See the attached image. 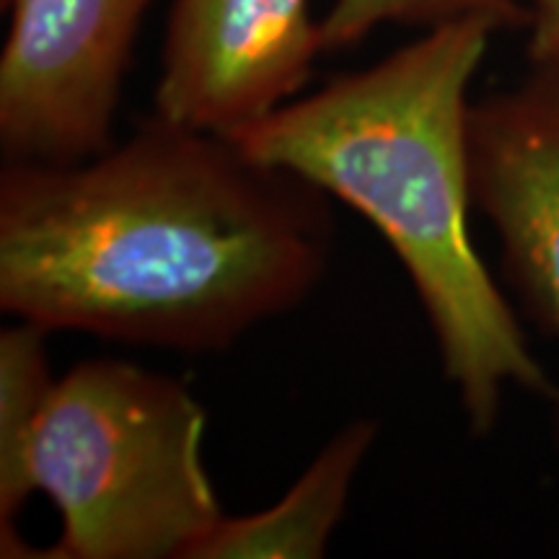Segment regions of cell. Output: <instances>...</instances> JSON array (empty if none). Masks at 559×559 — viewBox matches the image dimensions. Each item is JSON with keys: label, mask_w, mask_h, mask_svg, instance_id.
Returning <instances> with one entry per match:
<instances>
[{"label": "cell", "mask_w": 559, "mask_h": 559, "mask_svg": "<svg viewBox=\"0 0 559 559\" xmlns=\"http://www.w3.org/2000/svg\"><path fill=\"white\" fill-rule=\"evenodd\" d=\"M526 32L531 66L559 62V0H528Z\"/></svg>", "instance_id": "obj_10"}, {"label": "cell", "mask_w": 559, "mask_h": 559, "mask_svg": "<svg viewBox=\"0 0 559 559\" xmlns=\"http://www.w3.org/2000/svg\"><path fill=\"white\" fill-rule=\"evenodd\" d=\"M379 438V423L353 419L326 440L275 506L223 515L192 559H319L345 515L353 481Z\"/></svg>", "instance_id": "obj_7"}, {"label": "cell", "mask_w": 559, "mask_h": 559, "mask_svg": "<svg viewBox=\"0 0 559 559\" xmlns=\"http://www.w3.org/2000/svg\"><path fill=\"white\" fill-rule=\"evenodd\" d=\"M321 52L309 0H174L153 111L230 138L288 104Z\"/></svg>", "instance_id": "obj_5"}, {"label": "cell", "mask_w": 559, "mask_h": 559, "mask_svg": "<svg viewBox=\"0 0 559 559\" xmlns=\"http://www.w3.org/2000/svg\"><path fill=\"white\" fill-rule=\"evenodd\" d=\"M461 19H487L506 29H526L528 3L523 0H332L321 24L324 52H340L366 39L381 24L436 26Z\"/></svg>", "instance_id": "obj_9"}, {"label": "cell", "mask_w": 559, "mask_h": 559, "mask_svg": "<svg viewBox=\"0 0 559 559\" xmlns=\"http://www.w3.org/2000/svg\"><path fill=\"white\" fill-rule=\"evenodd\" d=\"M207 417L179 379L117 358L55 381L29 479L62 519L50 559H192L223 513L202 459Z\"/></svg>", "instance_id": "obj_3"}, {"label": "cell", "mask_w": 559, "mask_h": 559, "mask_svg": "<svg viewBox=\"0 0 559 559\" xmlns=\"http://www.w3.org/2000/svg\"><path fill=\"white\" fill-rule=\"evenodd\" d=\"M495 32L487 19L436 26L230 135L251 158L309 179L379 228L477 436L498 425L508 389L555 396L469 234V83Z\"/></svg>", "instance_id": "obj_2"}, {"label": "cell", "mask_w": 559, "mask_h": 559, "mask_svg": "<svg viewBox=\"0 0 559 559\" xmlns=\"http://www.w3.org/2000/svg\"><path fill=\"white\" fill-rule=\"evenodd\" d=\"M47 330L19 321L0 332V555L39 557L19 534V515L34 492L32 445L55 389Z\"/></svg>", "instance_id": "obj_8"}, {"label": "cell", "mask_w": 559, "mask_h": 559, "mask_svg": "<svg viewBox=\"0 0 559 559\" xmlns=\"http://www.w3.org/2000/svg\"><path fill=\"white\" fill-rule=\"evenodd\" d=\"M466 145L472 202L498 234L502 270L559 342V62L472 102ZM549 402L559 443V381Z\"/></svg>", "instance_id": "obj_6"}, {"label": "cell", "mask_w": 559, "mask_h": 559, "mask_svg": "<svg viewBox=\"0 0 559 559\" xmlns=\"http://www.w3.org/2000/svg\"><path fill=\"white\" fill-rule=\"evenodd\" d=\"M330 194L234 138L153 111L79 164L0 171V309L47 332L221 353L304 304Z\"/></svg>", "instance_id": "obj_1"}, {"label": "cell", "mask_w": 559, "mask_h": 559, "mask_svg": "<svg viewBox=\"0 0 559 559\" xmlns=\"http://www.w3.org/2000/svg\"><path fill=\"white\" fill-rule=\"evenodd\" d=\"M0 55V151L79 164L109 148L132 45L151 0H9Z\"/></svg>", "instance_id": "obj_4"}]
</instances>
